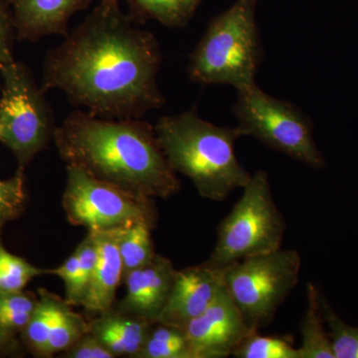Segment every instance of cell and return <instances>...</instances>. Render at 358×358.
Listing matches in <instances>:
<instances>
[{
	"label": "cell",
	"mask_w": 358,
	"mask_h": 358,
	"mask_svg": "<svg viewBox=\"0 0 358 358\" xmlns=\"http://www.w3.org/2000/svg\"><path fill=\"white\" fill-rule=\"evenodd\" d=\"M141 26L117 0H100L47 52L40 87L45 93L63 92L74 107L103 119H141L162 109V49L154 33Z\"/></svg>",
	"instance_id": "obj_1"
},
{
	"label": "cell",
	"mask_w": 358,
	"mask_h": 358,
	"mask_svg": "<svg viewBox=\"0 0 358 358\" xmlns=\"http://www.w3.org/2000/svg\"><path fill=\"white\" fill-rule=\"evenodd\" d=\"M53 140L66 166L80 167L136 196L167 199L180 190L148 121L103 119L78 109L56 128Z\"/></svg>",
	"instance_id": "obj_2"
},
{
	"label": "cell",
	"mask_w": 358,
	"mask_h": 358,
	"mask_svg": "<svg viewBox=\"0 0 358 358\" xmlns=\"http://www.w3.org/2000/svg\"><path fill=\"white\" fill-rule=\"evenodd\" d=\"M159 147L176 173L186 176L202 199L220 202L248 183L235 143L244 134L205 121L196 109L164 115L155 124Z\"/></svg>",
	"instance_id": "obj_3"
},
{
	"label": "cell",
	"mask_w": 358,
	"mask_h": 358,
	"mask_svg": "<svg viewBox=\"0 0 358 358\" xmlns=\"http://www.w3.org/2000/svg\"><path fill=\"white\" fill-rule=\"evenodd\" d=\"M259 0H235L214 16L188 59L187 74L200 86L229 85L237 91L256 84L264 49L256 20Z\"/></svg>",
	"instance_id": "obj_4"
},
{
	"label": "cell",
	"mask_w": 358,
	"mask_h": 358,
	"mask_svg": "<svg viewBox=\"0 0 358 358\" xmlns=\"http://www.w3.org/2000/svg\"><path fill=\"white\" fill-rule=\"evenodd\" d=\"M286 219L273 196L267 171L252 174L243 194L219 224L217 241L207 262L221 268L282 248Z\"/></svg>",
	"instance_id": "obj_5"
},
{
	"label": "cell",
	"mask_w": 358,
	"mask_h": 358,
	"mask_svg": "<svg viewBox=\"0 0 358 358\" xmlns=\"http://www.w3.org/2000/svg\"><path fill=\"white\" fill-rule=\"evenodd\" d=\"M0 141L11 150L24 171L48 147L57 128L55 115L32 71L22 62L0 65Z\"/></svg>",
	"instance_id": "obj_6"
},
{
	"label": "cell",
	"mask_w": 358,
	"mask_h": 358,
	"mask_svg": "<svg viewBox=\"0 0 358 358\" xmlns=\"http://www.w3.org/2000/svg\"><path fill=\"white\" fill-rule=\"evenodd\" d=\"M232 112L245 136H253L312 169L326 166L315 143L312 120L294 103L268 95L255 84L237 91Z\"/></svg>",
	"instance_id": "obj_7"
},
{
	"label": "cell",
	"mask_w": 358,
	"mask_h": 358,
	"mask_svg": "<svg viewBox=\"0 0 358 358\" xmlns=\"http://www.w3.org/2000/svg\"><path fill=\"white\" fill-rule=\"evenodd\" d=\"M296 250L278 249L223 268V281L249 329L258 331L275 319L300 277Z\"/></svg>",
	"instance_id": "obj_8"
},
{
	"label": "cell",
	"mask_w": 358,
	"mask_h": 358,
	"mask_svg": "<svg viewBox=\"0 0 358 358\" xmlns=\"http://www.w3.org/2000/svg\"><path fill=\"white\" fill-rule=\"evenodd\" d=\"M62 207L70 224L103 231L148 218L157 220L155 199H141L99 180L80 167L66 166Z\"/></svg>",
	"instance_id": "obj_9"
},
{
	"label": "cell",
	"mask_w": 358,
	"mask_h": 358,
	"mask_svg": "<svg viewBox=\"0 0 358 358\" xmlns=\"http://www.w3.org/2000/svg\"><path fill=\"white\" fill-rule=\"evenodd\" d=\"M194 358H226L248 334L249 329L225 285L213 303L185 329Z\"/></svg>",
	"instance_id": "obj_10"
},
{
	"label": "cell",
	"mask_w": 358,
	"mask_h": 358,
	"mask_svg": "<svg viewBox=\"0 0 358 358\" xmlns=\"http://www.w3.org/2000/svg\"><path fill=\"white\" fill-rule=\"evenodd\" d=\"M223 285V270L207 261L176 271L171 294L157 322L185 329L213 303Z\"/></svg>",
	"instance_id": "obj_11"
},
{
	"label": "cell",
	"mask_w": 358,
	"mask_h": 358,
	"mask_svg": "<svg viewBox=\"0 0 358 358\" xmlns=\"http://www.w3.org/2000/svg\"><path fill=\"white\" fill-rule=\"evenodd\" d=\"M176 271L169 258L155 254L150 262L124 275L126 296L115 310L155 324L171 294Z\"/></svg>",
	"instance_id": "obj_12"
},
{
	"label": "cell",
	"mask_w": 358,
	"mask_h": 358,
	"mask_svg": "<svg viewBox=\"0 0 358 358\" xmlns=\"http://www.w3.org/2000/svg\"><path fill=\"white\" fill-rule=\"evenodd\" d=\"M15 26L16 38L36 42L50 35L67 36L73 15L93 0H7Z\"/></svg>",
	"instance_id": "obj_13"
},
{
	"label": "cell",
	"mask_w": 358,
	"mask_h": 358,
	"mask_svg": "<svg viewBox=\"0 0 358 358\" xmlns=\"http://www.w3.org/2000/svg\"><path fill=\"white\" fill-rule=\"evenodd\" d=\"M121 230L122 226L114 229L91 231L95 237L98 258L81 307L92 317L114 308L115 293L124 279V266L119 249Z\"/></svg>",
	"instance_id": "obj_14"
},
{
	"label": "cell",
	"mask_w": 358,
	"mask_h": 358,
	"mask_svg": "<svg viewBox=\"0 0 358 358\" xmlns=\"http://www.w3.org/2000/svg\"><path fill=\"white\" fill-rule=\"evenodd\" d=\"M154 322L117 310L96 315L90 322V331L107 346L115 357L134 358L141 352Z\"/></svg>",
	"instance_id": "obj_15"
},
{
	"label": "cell",
	"mask_w": 358,
	"mask_h": 358,
	"mask_svg": "<svg viewBox=\"0 0 358 358\" xmlns=\"http://www.w3.org/2000/svg\"><path fill=\"white\" fill-rule=\"evenodd\" d=\"M307 308L301 322L299 358H336L322 315L320 292L310 282L307 285Z\"/></svg>",
	"instance_id": "obj_16"
},
{
	"label": "cell",
	"mask_w": 358,
	"mask_h": 358,
	"mask_svg": "<svg viewBox=\"0 0 358 358\" xmlns=\"http://www.w3.org/2000/svg\"><path fill=\"white\" fill-rule=\"evenodd\" d=\"M129 16L143 25L150 20L171 28H183L192 21L204 0H126Z\"/></svg>",
	"instance_id": "obj_17"
},
{
	"label": "cell",
	"mask_w": 358,
	"mask_h": 358,
	"mask_svg": "<svg viewBox=\"0 0 358 358\" xmlns=\"http://www.w3.org/2000/svg\"><path fill=\"white\" fill-rule=\"evenodd\" d=\"M155 223V219L143 218L122 226L119 249L124 275L150 262L157 254L152 235Z\"/></svg>",
	"instance_id": "obj_18"
},
{
	"label": "cell",
	"mask_w": 358,
	"mask_h": 358,
	"mask_svg": "<svg viewBox=\"0 0 358 358\" xmlns=\"http://www.w3.org/2000/svg\"><path fill=\"white\" fill-rule=\"evenodd\" d=\"M62 301L47 289H39L36 308L22 331L26 345L38 357H44L45 348Z\"/></svg>",
	"instance_id": "obj_19"
},
{
	"label": "cell",
	"mask_w": 358,
	"mask_h": 358,
	"mask_svg": "<svg viewBox=\"0 0 358 358\" xmlns=\"http://www.w3.org/2000/svg\"><path fill=\"white\" fill-rule=\"evenodd\" d=\"M134 358H194L185 329L155 322Z\"/></svg>",
	"instance_id": "obj_20"
},
{
	"label": "cell",
	"mask_w": 358,
	"mask_h": 358,
	"mask_svg": "<svg viewBox=\"0 0 358 358\" xmlns=\"http://www.w3.org/2000/svg\"><path fill=\"white\" fill-rule=\"evenodd\" d=\"M90 331V322L81 315L73 312L65 300L59 306L55 322L52 327L44 357L62 353Z\"/></svg>",
	"instance_id": "obj_21"
},
{
	"label": "cell",
	"mask_w": 358,
	"mask_h": 358,
	"mask_svg": "<svg viewBox=\"0 0 358 358\" xmlns=\"http://www.w3.org/2000/svg\"><path fill=\"white\" fill-rule=\"evenodd\" d=\"M45 274L51 275V268L36 267L11 254L0 240V293L23 291L31 280Z\"/></svg>",
	"instance_id": "obj_22"
},
{
	"label": "cell",
	"mask_w": 358,
	"mask_h": 358,
	"mask_svg": "<svg viewBox=\"0 0 358 358\" xmlns=\"http://www.w3.org/2000/svg\"><path fill=\"white\" fill-rule=\"evenodd\" d=\"M236 358H299L298 348L292 341L280 336H260L253 331L235 348Z\"/></svg>",
	"instance_id": "obj_23"
},
{
	"label": "cell",
	"mask_w": 358,
	"mask_h": 358,
	"mask_svg": "<svg viewBox=\"0 0 358 358\" xmlns=\"http://www.w3.org/2000/svg\"><path fill=\"white\" fill-rule=\"evenodd\" d=\"M320 303L324 322L329 329L334 357L358 358V327L350 326L341 320L322 294Z\"/></svg>",
	"instance_id": "obj_24"
},
{
	"label": "cell",
	"mask_w": 358,
	"mask_h": 358,
	"mask_svg": "<svg viewBox=\"0 0 358 358\" xmlns=\"http://www.w3.org/2000/svg\"><path fill=\"white\" fill-rule=\"evenodd\" d=\"M25 204V183L22 171H17L13 178L0 180V231L6 223L20 217L24 210Z\"/></svg>",
	"instance_id": "obj_25"
},
{
	"label": "cell",
	"mask_w": 358,
	"mask_h": 358,
	"mask_svg": "<svg viewBox=\"0 0 358 358\" xmlns=\"http://www.w3.org/2000/svg\"><path fill=\"white\" fill-rule=\"evenodd\" d=\"M75 251L79 258V268H78L76 288L69 305L71 307H75V306L81 307L87 289L89 288L90 282L93 277L96 258H98L95 237L91 231H88V234L83 241L78 245Z\"/></svg>",
	"instance_id": "obj_26"
},
{
	"label": "cell",
	"mask_w": 358,
	"mask_h": 358,
	"mask_svg": "<svg viewBox=\"0 0 358 358\" xmlns=\"http://www.w3.org/2000/svg\"><path fill=\"white\" fill-rule=\"evenodd\" d=\"M15 26L10 6L7 0H0V65L13 62Z\"/></svg>",
	"instance_id": "obj_27"
},
{
	"label": "cell",
	"mask_w": 358,
	"mask_h": 358,
	"mask_svg": "<svg viewBox=\"0 0 358 358\" xmlns=\"http://www.w3.org/2000/svg\"><path fill=\"white\" fill-rule=\"evenodd\" d=\"M61 357L64 358H115L102 341L92 331L85 334L78 339L74 345L62 352Z\"/></svg>",
	"instance_id": "obj_28"
},
{
	"label": "cell",
	"mask_w": 358,
	"mask_h": 358,
	"mask_svg": "<svg viewBox=\"0 0 358 358\" xmlns=\"http://www.w3.org/2000/svg\"><path fill=\"white\" fill-rule=\"evenodd\" d=\"M38 299L23 291L0 293V317L16 313H32Z\"/></svg>",
	"instance_id": "obj_29"
},
{
	"label": "cell",
	"mask_w": 358,
	"mask_h": 358,
	"mask_svg": "<svg viewBox=\"0 0 358 358\" xmlns=\"http://www.w3.org/2000/svg\"><path fill=\"white\" fill-rule=\"evenodd\" d=\"M78 268H79V258L76 251L73 252L72 255L68 257L62 265L55 268H51V275H57L65 284L66 303L69 305L76 288L78 279Z\"/></svg>",
	"instance_id": "obj_30"
},
{
	"label": "cell",
	"mask_w": 358,
	"mask_h": 358,
	"mask_svg": "<svg viewBox=\"0 0 358 358\" xmlns=\"http://www.w3.org/2000/svg\"><path fill=\"white\" fill-rule=\"evenodd\" d=\"M17 348L14 334L9 333L0 322V352H9Z\"/></svg>",
	"instance_id": "obj_31"
}]
</instances>
